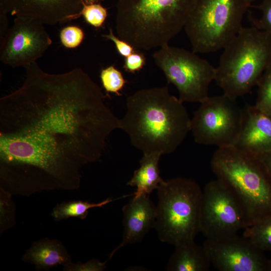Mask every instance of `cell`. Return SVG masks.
I'll return each instance as SVG.
<instances>
[{
    "instance_id": "6da1fadb",
    "label": "cell",
    "mask_w": 271,
    "mask_h": 271,
    "mask_svg": "<svg viewBox=\"0 0 271 271\" xmlns=\"http://www.w3.org/2000/svg\"><path fill=\"white\" fill-rule=\"evenodd\" d=\"M25 68L23 85L0 99L1 182L75 188L119 119L82 69L52 74L36 62Z\"/></svg>"
},
{
    "instance_id": "7a4b0ae2",
    "label": "cell",
    "mask_w": 271,
    "mask_h": 271,
    "mask_svg": "<svg viewBox=\"0 0 271 271\" xmlns=\"http://www.w3.org/2000/svg\"><path fill=\"white\" fill-rule=\"evenodd\" d=\"M143 154L174 152L191 130V118L182 102L167 86L139 90L126 99L119 128Z\"/></svg>"
},
{
    "instance_id": "3957f363",
    "label": "cell",
    "mask_w": 271,
    "mask_h": 271,
    "mask_svg": "<svg viewBox=\"0 0 271 271\" xmlns=\"http://www.w3.org/2000/svg\"><path fill=\"white\" fill-rule=\"evenodd\" d=\"M198 1L117 0V37L136 50L160 48L184 29Z\"/></svg>"
},
{
    "instance_id": "277c9868",
    "label": "cell",
    "mask_w": 271,
    "mask_h": 271,
    "mask_svg": "<svg viewBox=\"0 0 271 271\" xmlns=\"http://www.w3.org/2000/svg\"><path fill=\"white\" fill-rule=\"evenodd\" d=\"M210 167L239 203L246 227L271 216V172L259 156L234 146L218 148Z\"/></svg>"
},
{
    "instance_id": "5b68a950",
    "label": "cell",
    "mask_w": 271,
    "mask_h": 271,
    "mask_svg": "<svg viewBox=\"0 0 271 271\" xmlns=\"http://www.w3.org/2000/svg\"><path fill=\"white\" fill-rule=\"evenodd\" d=\"M223 50L214 81L237 99L250 92L271 64V34L254 26L243 27Z\"/></svg>"
},
{
    "instance_id": "8992f818",
    "label": "cell",
    "mask_w": 271,
    "mask_h": 271,
    "mask_svg": "<svg viewBox=\"0 0 271 271\" xmlns=\"http://www.w3.org/2000/svg\"><path fill=\"white\" fill-rule=\"evenodd\" d=\"M154 228L160 240L174 246L193 241L200 231L202 191L194 181L176 177L157 189Z\"/></svg>"
},
{
    "instance_id": "52a82bcc",
    "label": "cell",
    "mask_w": 271,
    "mask_h": 271,
    "mask_svg": "<svg viewBox=\"0 0 271 271\" xmlns=\"http://www.w3.org/2000/svg\"><path fill=\"white\" fill-rule=\"evenodd\" d=\"M249 0H199L184 30L192 51L209 53L223 49L243 27Z\"/></svg>"
},
{
    "instance_id": "ba28073f",
    "label": "cell",
    "mask_w": 271,
    "mask_h": 271,
    "mask_svg": "<svg viewBox=\"0 0 271 271\" xmlns=\"http://www.w3.org/2000/svg\"><path fill=\"white\" fill-rule=\"evenodd\" d=\"M157 66L164 72L168 83L177 89L182 102L201 103L209 96L210 84L215 80L216 68L197 53L171 46L160 47L153 54Z\"/></svg>"
},
{
    "instance_id": "9c48e42d",
    "label": "cell",
    "mask_w": 271,
    "mask_h": 271,
    "mask_svg": "<svg viewBox=\"0 0 271 271\" xmlns=\"http://www.w3.org/2000/svg\"><path fill=\"white\" fill-rule=\"evenodd\" d=\"M191 119L195 142L218 148L234 146L242 122L243 109L236 99L225 94L208 96Z\"/></svg>"
},
{
    "instance_id": "30bf717a",
    "label": "cell",
    "mask_w": 271,
    "mask_h": 271,
    "mask_svg": "<svg viewBox=\"0 0 271 271\" xmlns=\"http://www.w3.org/2000/svg\"><path fill=\"white\" fill-rule=\"evenodd\" d=\"M246 227L242 210L233 195L218 180L208 182L202 191L200 231L206 238L238 234Z\"/></svg>"
},
{
    "instance_id": "8fae6325",
    "label": "cell",
    "mask_w": 271,
    "mask_h": 271,
    "mask_svg": "<svg viewBox=\"0 0 271 271\" xmlns=\"http://www.w3.org/2000/svg\"><path fill=\"white\" fill-rule=\"evenodd\" d=\"M41 22L16 17L12 26L0 39V59L13 67H25L36 62L52 41Z\"/></svg>"
},
{
    "instance_id": "7c38bea8",
    "label": "cell",
    "mask_w": 271,
    "mask_h": 271,
    "mask_svg": "<svg viewBox=\"0 0 271 271\" xmlns=\"http://www.w3.org/2000/svg\"><path fill=\"white\" fill-rule=\"evenodd\" d=\"M202 245L211 265L220 271L271 270L263 251L243 235L206 238Z\"/></svg>"
},
{
    "instance_id": "4fadbf2b",
    "label": "cell",
    "mask_w": 271,
    "mask_h": 271,
    "mask_svg": "<svg viewBox=\"0 0 271 271\" xmlns=\"http://www.w3.org/2000/svg\"><path fill=\"white\" fill-rule=\"evenodd\" d=\"M83 0H0V8L43 24H63L82 16Z\"/></svg>"
},
{
    "instance_id": "5bb4252c",
    "label": "cell",
    "mask_w": 271,
    "mask_h": 271,
    "mask_svg": "<svg viewBox=\"0 0 271 271\" xmlns=\"http://www.w3.org/2000/svg\"><path fill=\"white\" fill-rule=\"evenodd\" d=\"M123 231L120 243L110 254L127 245L141 242L151 228H154L157 216L156 205L149 195L132 197L122 208Z\"/></svg>"
},
{
    "instance_id": "9a60e30c",
    "label": "cell",
    "mask_w": 271,
    "mask_h": 271,
    "mask_svg": "<svg viewBox=\"0 0 271 271\" xmlns=\"http://www.w3.org/2000/svg\"><path fill=\"white\" fill-rule=\"evenodd\" d=\"M243 111L241 128L234 147L256 156L271 152V117L254 105H247Z\"/></svg>"
},
{
    "instance_id": "2e32d148",
    "label": "cell",
    "mask_w": 271,
    "mask_h": 271,
    "mask_svg": "<svg viewBox=\"0 0 271 271\" xmlns=\"http://www.w3.org/2000/svg\"><path fill=\"white\" fill-rule=\"evenodd\" d=\"M211 263L203 245L193 241L175 246L167 263L168 271H208Z\"/></svg>"
},
{
    "instance_id": "e0dca14e",
    "label": "cell",
    "mask_w": 271,
    "mask_h": 271,
    "mask_svg": "<svg viewBox=\"0 0 271 271\" xmlns=\"http://www.w3.org/2000/svg\"><path fill=\"white\" fill-rule=\"evenodd\" d=\"M23 260L35 265L38 269H47L57 265L64 266L71 262V258L64 246L55 240H42L35 242L27 250Z\"/></svg>"
},
{
    "instance_id": "ac0fdd59",
    "label": "cell",
    "mask_w": 271,
    "mask_h": 271,
    "mask_svg": "<svg viewBox=\"0 0 271 271\" xmlns=\"http://www.w3.org/2000/svg\"><path fill=\"white\" fill-rule=\"evenodd\" d=\"M161 156L158 154H143L140 161V167L134 171L132 178L127 183V186L136 187L133 197L150 195L164 182L159 168Z\"/></svg>"
},
{
    "instance_id": "d6986e66",
    "label": "cell",
    "mask_w": 271,
    "mask_h": 271,
    "mask_svg": "<svg viewBox=\"0 0 271 271\" xmlns=\"http://www.w3.org/2000/svg\"><path fill=\"white\" fill-rule=\"evenodd\" d=\"M130 195L115 199L107 198L99 203H91L81 200L62 203L57 205L53 209L51 215L57 221L70 217H77L83 219L86 218L89 209L95 207H101L113 201Z\"/></svg>"
},
{
    "instance_id": "ffe728a7",
    "label": "cell",
    "mask_w": 271,
    "mask_h": 271,
    "mask_svg": "<svg viewBox=\"0 0 271 271\" xmlns=\"http://www.w3.org/2000/svg\"><path fill=\"white\" fill-rule=\"evenodd\" d=\"M242 235L262 251H271V216L245 227Z\"/></svg>"
},
{
    "instance_id": "44dd1931",
    "label": "cell",
    "mask_w": 271,
    "mask_h": 271,
    "mask_svg": "<svg viewBox=\"0 0 271 271\" xmlns=\"http://www.w3.org/2000/svg\"><path fill=\"white\" fill-rule=\"evenodd\" d=\"M257 96L254 106L271 117V64L264 71L257 85Z\"/></svg>"
},
{
    "instance_id": "7402d4cb",
    "label": "cell",
    "mask_w": 271,
    "mask_h": 271,
    "mask_svg": "<svg viewBox=\"0 0 271 271\" xmlns=\"http://www.w3.org/2000/svg\"><path fill=\"white\" fill-rule=\"evenodd\" d=\"M102 86L105 91L121 96L122 91L127 81L122 73L114 66L103 69L100 75Z\"/></svg>"
},
{
    "instance_id": "603a6c76",
    "label": "cell",
    "mask_w": 271,
    "mask_h": 271,
    "mask_svg": "<svg viewBox=\"0 0 271 271\" xmlns=\"http://www.w3.org/2000/svg\"><path fill=\"white\" fill-rule=\"evenodd\" d=\"M15 205L11 194L3 188L0 193L1 233L13 226L15 221Z\"/></svg>"
},
{
    "instance_id": "cb8c5ba5",
    "label": "cell",
    "mask_w": 271,
    "mask_h": 271,
    "mask_svg": "<svg viewBox=\"0 0 271 271\" xmlns=\"http://www.w3.org/2000/svg\"><path fill=\"white\" fill-rule=\"evenodd\" d=\"M82 16L89 25L99 28L104 23L107 16V11L106 9L99 3L84 4Z\"/></svg>"
},
{
    "instance_id": "d4e9b609",
    "label": "cell",
    "mask_w": 271,
    "mask_h": 271,
    "mask_svg": "<svg viewBox=\"0 0 271 271\" xmlns=\"http://www.w3.org/2000/svg\"><path fill=\"white\" fill-rule=\"evenodd\" d=\"M84 37L83 31L76 26H68L64 27L60 33L62 44L69 49L78 47L82 42Z\"/></svg>"
},
{
    "instance_id": "484cf974",
    "label": "cell",
    "mask_w": 271,
    "mask_h": 271,
    "mask_svg": "<svg viewBox=\"0 0 271 271\" xmlns=\"http://www.w3.org/2000/svg\"><path fill=\"white\" fill-rule=\"evenodd\" d=\"M255 8L261 12L259 20L251 18L253 26L271 34V0H262Z\"/></svg>"
},
{
    "instance_id": "4316f807",
    "label": "cell",
    "mask_w": 271,
    "mask_h": 271,
    "mask_svg": "<svg viewBox=\"0 0 271 271\" xmlns=\"http://www.w3.org/2000/svg\"><path fill=\"white\" fill-rule=\"evenodd\" d=\"M106 262H101L96 259H92L85 263L80 262L73 263L71 262L64 266L66 271H102L106 268Z\"/></svg>"
},
{
    "instance_id": "83f0119b",
    "label": "cell",
    "mask_w": 271,
    "mask_h": 271,
    "mask_svg": "<svg viewBox=\"0 0 271 271\" xmlns=\"http://www.w3.org/2000/svg\"><path fill=\"white\" fill-rule=\"evenodd\" d=\"M146 64V57L143 53L135 51L125 57L123 66L127 72L134 73L141 70Z\"/></svg>"
},
{
    "instance_id": "f1b7e54d",
    "label": "cell",
    "mask_w": 271,
    "mask_h": 271,
    "mask_svg": "<svg viewBox=\"0 0 271 271\" xmlns=\"http://www.w3.org/2000/svg\"><path fill=\"white\" fill-rule=\"evenodd\" d=\"M102 36L107 40L112 41L115 44L118 54L124 58L127 57L136 50L130 44L115 36L111 28L109 29L108 34L103 35Z\"/></svg>"
},
{
    "instance_id": "f546056e",
    "label": "cell",
    "mask_w": 271,
    "mask_h": 271,
    "mask_svg": "<svg viewBox=\"0 0 271 271\" xmlns=\"http://www.w3.org/2000/svg\"><path fill=\"white\" fill-rule=\"evenodd\" d=\"M8 13L3 9L0 8V39H2L8 30Z\"/></svg>"
},
{
    "instance_id": "4dcf8cb0",
    "label": "cell",
    "mask_w": 271,
    "mask_h": 271,
    "mask_svg": "<svg viewBox=\"0 0 271 271\" xmlns=\"http://www.w3.org/2000/svg\"><path fill=\"white\" fill-rule=\"evenodd\" d=\"M264 163L269 171L271 172V152L258 156Z\"/></svg>"
},
{
    "instance_id": "1f68e13d",
    "label": "cell",
    "mask_w": 271,
    "mask_h": 271,
    "mask_svg": "<svg viewBox=\"0 0 271 271\" xmlns=\"http://www.w3.org/2000/svg\"><path fill=\"white\" fill-rule=\"evenodd\" d=\"M84 4L86 5L98 3L100 0H83Z\"/></svg>"
},
{
    "instance_id": "d6a6232c",
    "label": "cell",
    "mask_w": 271,
    "mask_h": 271,
    "mask_svg": "<svg viewBox=\"0 0 271 271\" xmlns=\"http://www.w3.org/2000/svg\"><path fill=\"white\" fill-rule=\"evenodd\" d=\"M270 266H271V259H270Z\"/></svg>"
},
{
    "instance_id": "836d02e7",
    "label": "cell",
    "mask_w": 271,
    "mask_h": 271,
    "mask_svg": "<svg viewBox=\"0 0 271 271\" xmlns=\"http://www.w3.org/2000/svg\"><path fill=\"white\" fill-rule=\"evenodd\" d=\"M249 1L251 2H252V1H253V0H249Z\"/></svg>"
}]
</instances>
